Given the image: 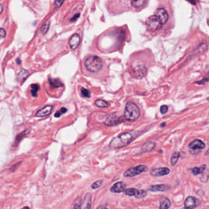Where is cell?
I'll use <instances>...</instances> for the list:
<instances>
[{
  "label": "cell",
  "mask_w": 209,
  "mask_h": 209,
  "mask_svg": "<svg viewBox=\"0 0 209 209\" xmlns=\"http://www.w3.org/2000/svg\"><path fill=\"white\" fill-rule=\"evenodd\" d=\"M91 194L90 193H86L81 204V209H91Z\"/></svg>",
  "instance_id": "cell-13"
},
{
  "label": "cell",
  "mask_w": 209,
  "mask_h": 209,
  "mask_svg": "<svg viewBox=\"0 0 209 209\" xmlns=\"http://www.w3.org/2000/svg\"><path fill=\"white\" fill-rule=\"evenodd\" d=\"M170 169L168 168H158L153 169L150 172V174L155 177H161L169 174Z\"/></svg>",
  "instance_id": "cell-9"
},
{
  "label": "cell",
  "mask_w": 209,
  "mask_h": 209,
  "mask_svg": "<svg viewBox=\"0 0 209 209\" xmlns=\"http://www.w3.org/2000/svg\"><path fill=\"white\" fill-rule=\"evenodd\" d=\"M95 104L98 107L101 108H106L107 107L109 106V104L108 102L106 101L103 99H97L95 101Z\"/></svg>",
  "instance_id": "cell-23"
},
{
  "label": "cell",
  "mask_w": 209,
  "mask_h": 209,
  "mask_svg": "<svg viewBox=\"0 0 209 209\" xmlns=\"http://www.w3.org/2000/svg\"><path fill=\"white\" fill-rule=\"evenodd\" d=\"M81 198H76L75 202H74V208L73 209H81Z\"/></svg>",
  "instance_id": "cell-31"
},
{
  "label": "cell",
  "mask_w": 209,
  "mask_h": 209,
  "mask_svg": "<svg viewBox=\"0 0 209 209\" xmlns=\"http://www.w3.org/2000/svg\"><path fill=\"white\" fill-rule=\"evenodd\" d=\"M155 16L158 18V20H160L162 25L166 23L169 19V15L168 12L166 11V10L164 9L163 8H158L156 11Z\"/></svg>",
  "instance_id": "cell-7"
},
{
  "label": "cell",
  "mask_w": 209,
  "mask_h": 209,
  "mask_svg": "<svg viewBox=\"0 0 209 209\" xmlns=\"http://www.w3.org/2000/svg\"><path fill=\"white\" fill-rule=\"evenodd\" d=\"M6 34V31L4 30L3 28H0V37L1 38H4L5 37V36Z\"/></svg>",
  "instance_id": "cell-35"
},
{
  "label": "cell",
  "mask_w": 209,
  "mask_h": 209,
  "mask_svg": "<svg viewBox=\"0 0 209 209\" xmlns=\"http://www.w3.org/2000/svg\"><path fill=\"white\" fill-rule=\"evenodd\" d=\"M165 126V123H163V124L161 125V126H162V127H163V126Z\"/></svg>",
  "instance_id": "cell-42"
},
{
  "label": "cell",
  "mask_w": 209,
  "mask_h": 209,
  "mask_svg": "<svg viewBox=\"0 0 209 209\" xmlns=\"http://www.w3.org/2000/svg\"><path fill=\"white\" fill-rule=\"evenodd\" d=\"M136 138V133L128 132L122 133L113 138L110 142L109 147L112 149H118L129 145Z\"/></svg>",
  "instance_id": "cell-1"
},
{
  "label": "cell",
  "mask_w": 209,
  "mask_h": 209,
  "mask_svg": "<svg viewBox=\"0 0 209 209\" xmlns=\"http://www.w3.org/2000/svg\"><path fill=\"white\" fill-rule=\"evenodd\" d=\"M29 73L27 70L21 69L17 76V80L19 82H24L28 77Z\"/></svg>",
  "instance_id": "cell-19"
},
{
  "label": "cell",
  "mask_w": 209,
  "mask_h": 209,
  "mask_svg": "<svg viewBox=\"0 0 209 209\" xmlns=\"http://www.w3.org/2000/svg\"><path fill=\"white\" fill-rule=\"evenodd\" d=\"M81 94L85 98H90L91 96V92L86 88H81Z\"/></svg>",
  "instance_id": "cell-29"
},
{
  "label": "cell",
  "mask_w": 209,
  "mask_h": 209,
  "mask_svg": "<svg viewBox=\"0 0 209 209\" xmlns=\"http://www.w3.org/2000/svg\"><path fill=\"white\" fill-rule=\"evenodd\" d=\"M156 144L153 142H148L142 146V151L143 153L150 152L155 148Z\"/></svg>",
  "instance_id": "cell-18"
},
{
  "label": "cell",
  "mask_w": 209,
  "mask_h": 209,
  "mask_svg": "<svg viewBox=\"0 0 209 209\" xmlns=\"http://www.w3.org/2000/svg\"><path fill=\"white\" fill-rule=\"evenodd\" d=\"M123 120H121L119 118L113 117L112 115H111L110 117H107L104 121V124L107 126H113L115 125H117L118 123H121Z\"/></svg>",
  "instance_id": "cell-17"
},
{
  "label": "cell",
  "mask_w": 209,
  "mask_h": 209,
  "mask_svg": "<svg viewBox=\"0 0 209 209\" xmlns=\"http://www.w3.org/2000/svg\"><path fill=\"white\" fill-rule=\"evenodd\" d=\"M53 110V106L51 105L46 106L42 108V109L38 111L36 113V117H46L51 113Z\"/></svg>",
  "instance_id": "cell-12"
},
{
  "label": "cell",
  "mask_w": 209,
  "mask_h": 209,
  "mask_svg": "<svg viewBox=\"0 0 209 209\" xmlns=\"http://www.w3.org/2000/svg\"><path fill=\"white\" fill-rule=\"evenodd\" d=\"M63 3H64L63 1H55L54 2V6L56 7V8H59Z\"/></svg>",
  "instance_id": "cell-34"
},
{
  "label": "cell",
  "mask_w": 209,
  "mask_h": 209,
  "mask_svg": "<svg viewBox=\"0 0 209 209\" xmlns=\"http://www.w3.org/2000/svg\"><path fill=\"white\" fill-rule=\"evenodd\" d=\"M85 66L88 71L91 73H97L102 69L103 61L99 56L90 55L86 58Z\"/></svg>",
  "instance_id": "cell-3"
},
{
  "label": "cell",
  "mask_w": 209,
  "mask_h": 209,
  "mask_svg": "<svg viewBox=\"0 0 209 209\" xmlns=\"http://www.w3.org/2000/svg\"><path fill=\"white\" fill-rule=\"evenodd\" d=\"M67 109H66V108H65V107H62L61 108V109H60V112L62 113V114H63V113H65L66 112H67Z\"/></svg>",
  "instance_id": "cell-38"
},
{
  "label": "cell",
  "mask_w": 209,
  "mask_h": 209,
  "mask_svg": "<svg viewBox=\"0 0 209 209\" xmlns=\"http://www.w3.org/2000/svg\"><path fill=\"white\" fill-rule=\"evenodd\" d=\"M199 204L200 202L198 199L193 196H189L184 202V208L186 209H193L197 207Z\"/></svg>",
  "instance_id": "cell-8"
},
{
  "label": "cell",
  "mask_w": 209,
  "mask_h": 209,
  "mask_svg": "<svg viewBox=\"0 0 209 209\" xmlns=\"http://www.w3.org/2000/svg\"><path fill=\"white\" fill-rule=\"evenodd\" d=\"M103 183V180H97L96 182H94L91 185V188L93 189V190L97 189V188H99V187L102 185Z\"/></svg>",
  "instance_id": "cell-27"
},
{
  "label": "cell",
  "mask_w": 209,
  "mask_h": 209,
  "mask_svg": "<svg viewBox=\"0 0 209 209\" xmlns=\"http://www.w3.org/2000/svg\"><path fill=\"white\" fill-rule=\"evenodd\" d=\"M23 209H30V208H29V207H24Z\"/></svg>",
  "instance_id": "cell-41"
},
{
  "label": "cell",
  "mask_w": 209,
  "mask_h": 209,
  "mask_svg": "<svg viewBox=\"0 0 209 209\" xmlns=\"http://www.w3.org/2000/svg\"><path fill=\"white\" fill-rule=\"evenodd\" d=\"M3 6L1 4H0V14L3 12Z\"/></svg>",
  "instance_id": "cell-39"
},
{
  "label": "cell",
  "mask_w": 209,
  "mask_h": 209,
  "mask_svg": "<svg viewBox=\"0 0 209 209\" xmlns=\"http://www.w3.org/2000/svg\"><path fill=\"white\" fill-rule=\"evenodd\" d=\"M180 156V153L178 152H175V153H173V155L171 157V160H170L171 165H173V166L177 164V163L179 159Z\"/></svg>",
  "instance_id": "cell-25"
},
{
  "label": "cell",
  "mask_w": 209,
  "mask_h": 209,
  "mask_svg": "<svg viewBox=\"0 0 209 209\" xmlns=\"http://www.w3.org/2000/svg\"><path fill=\"white\" fill-rule=\"evenodd\" d=\"M28 132H29V130L28 129H27V130H25L24 131H23L22 133H21L20 134H19L17 136V138H16V141H21V139H22L24 137H25L28 134Z\"/></svg>",
  "instance_id": "cell-30"
},
{
  "label": "cell",
  "mask_w": 209,
  "mask_h": 209,
  "mask_svg": "<svg viewBox=\"0 0 209 209\" xmlns=\"http://www.w3.org/2000/svg\"><path fill=\"white\" fill-rule=\"evenodd\" d=\"M189 148L193 150H199L205 147V143L199 139H196L192 141L189 144Z\"/></svg>",
  "instance_id": "cell-14"
},
{
  "label": "cell",
  "mask_w": 209,
  "mask_h": 209,
  "mask_svg": "<svg viewBox=\"0 0 209 209\" xmlns=\"http://www.w3.org/2000/svg\"><path fill=\"white\" fill-rule=\"evenodd\" d=\"M140 114L139 107L133 102H128L125 106L123 118L126 121H134L138 119Z\"/></svg>",
  "instance_id": "cell-2"
},
{
  "label": "cell",
  "mask_w": 209,
  "mask_h": 209,
  "mask_svg": "<svg viewBox=\"0 0 209 209\" xmlns=\"http://www.w3.org/2000/svg\"><path fill=\"white\" fill-rule=\"evenodd\" d=\"M145 3L146 1H144V0H137V1H131V2L132 6L135 7V8H140V7L142 6Z\"/></svg>",
  "instance_id": "cell-26"
},
{
  "label": "cell",
  "mask_w": 209,
  "mask_h": 209,
  "mask_svg": "<svg viewBox=\"0 0 209 209\" xmlns=\"http://www.w3.org/2000/svg\"><path fill=\"white\" fill-rule=\"evenodd\" d=\"M103 209H108V208H103Z\"/></svg>",
  "instance_id": "cell-43"
},
{
  "label": "cell",
  "mask_w": 209,
  "mask_h": 209,
  "mask_svg": "<svg viewBox=\"0 0 209 209\" xmlns=\"http://www.w3.org/2000/svg\"><path fill=\"white\" fill-rule=\"evenodd\" d=\"M62 115V113L60 112V111H56L55 114V117L58 118V117H60L61 115Z\"/></svg>",
  "instance_id": "cell-37"
},
{
  "label": "cell",
  "mask_w": 209,
  "mask_h": 209,
  "mask_svg": "<svg viewBox=\"0 0 209 209\" xmlns=\"http://www.w3.org/2000/svg\"><path fill=\"white\" fill-rule=\"evenodd\" d=\"M169 189V186L166 185H152L149 187V191H152V192H164L166 191Z\"/></svg>",
  "instance_id": "cell-16"
},
{
  "label": "cell",
  "mask_w": 209,
  "mask_h": 209,
  "mask_svg": "<svg viewBox=\"0 0 209 209\" xmlns=\"http://www.w3.org/2000/svg\"><path fill=\"white\" fill-rule=\"evenodd\" d=\"M147 170V167L145 165H139L138 166L126 170L124 173V177H132L136 175H138L141 173L145 172Z\"/></svg>",
  "instance_id": "cell-5"
},
{
  "label": "cell",
  "mask_w": 209,
  "mask_h": 209,
  "mask_svg": "<svg viewBox=\"0 0 209 209\" xmlns=\"http://www.w3.org/2000/svg\"><path fill=\"white\" fill-rule=\"evenodd\" d=\"M80 42H81L80 36H79L78 34L76 33L72 36L71 38H70L69 41V44L71 49L75 50L78 47L79 44H80Z\"/></svg>",
  "instance_id": "cell-11"
},
{
  "label": "cell",
  "mask_w": 209,
  "mask_h": 209,
  "mask_svg": "<svg viewBox=\"0 0 209 209\" xmlns=\"http://www.w3.org/2000/svg\"><path fill=\"white\" fill-rule=\"evenodd\" d=\"M49 26H50V23H49V21H47V22L43 24L41 28V31L42 33H44V34H46L48 30H49Z\"/></svg>",
  "instance_id": "cell-28"
},
{
  "label": "cell",
  "mask_w": 209,
  "mask_h": 209,
  "mask_svg": "<svg viewBox=\"0 0 209 209\" xmlns=\"http://www.w3.org/2000/svg\"><path fill=\"white\" fill-rule=\"evenodd\" d=\"M17 64H20L21 63V61L20 60V59H19V58H18V59L17 60Z\"/></svg>",
  "instance_id": "cell-40"
},
{
  "label": "cell",
  "mask_w": 209,
  "mask_h": 209,
  "mask_svg": "<svg viewBox=\"0 0 209 209\" xmlns=\"http://www.w3.org/2000/svg\"><path fill=\"white\" fill-rule=\"evenodd\" d=\"M183 209H186V208H183Z\"/></svg>",
  "instance_id": "cell-44"
},
{
  "label": "cell",
  "mask_w": 209,
  "mask_h": 209,
  "mask_svg": "<svg viewBox=\"0 0 209 209\" xmlns=\"http://www.w3.org/2000/svg\"><path fill=\"white\" fill-rule=\"evenodd\" d=\"M147 73V69L143 65L137 66L134 69V74L136 78H142L146 76Z\"/></svg>",
  "instance_id": "cell-10"
},
{
  "label": "cell",
  "mask_w": 209,
  "mask_h": 209,
  "mask_svg": "<svg viewBox=\"0 0 209 209\" xmlns=\"http://www.w3.org/2000/svg\"><path fill=\"white\" fill-rule=\"evenodd\" d=\"M160 111L162 114H164L168 111V107L166 105H163L160 107Z\"/></svg>",
  "instance_id": "cell-32"
},
{
  "label": "cell",
  "mask_w": 209,
  "mask_h": 209,
  "mask_svg": "<svg viewBox=\"0 0 209 209\" xmlns=\"http://www.w3.org/2000/svg\"><path fill=\"white\" fill-rule=\"evenodd\" d=\"M146 25L150 31H155L160 29L162 26V24L158 19V18L154 15L149 17L146 21Z\"/></svg>",
  "instance_id": "cell-4"
},
{
  "label": "cell",
  "mask_w": 209,
  "mask_h": 209,
  "mask_svg": "<svg viewBox=\"0 0 209 209\" xmlns=\"http://www.w3.org/2000/svg\"><path fill=\"white\" fill-rule=\"evenodd\" d=\"M21 162H19V163H16V164H14L13 166H12V168H11V171L16 170L19 167V165L21 164Z\"/></svg>",
  "instance_id": "cell-33"
},
{
  "label": "cell",
  "mask_w": 209,
  "mask_h": 209,
  "mask_svg": "<svg viewBox=\"0 0 209 209\" xmlns=\"http://www.w3.org/2000/svg\"><path fill=\"white\" fill-rule=\"evenodd\" d=\"M125 193L129 196H134L138 199H142L147 196V192L143 190H139L135 188L126 189Z\"/></svg>",
  "instance_id": "cell-6"
},
{
  "label": "cell",
  "mask_w": 209,
  "mask_h": 209,
  "mask_svg": "<svg viewBox=\"0 0 209 209\" xmlns=\"http://www.w3.org/2000/svg\"><path fill=\"white\" fill-rule=\"evenodd\" d=\"M31 93L33 96L36 97L37 96V93L40 90V86L38 84H32L31 85Z\"/></svg>",
  "instance_id": "cell-24"
},
{
  "label": "cell",
  "mask_w": 209,
  "mask_h": 209,
  "mask_svg": "<svg viewBox=\"0 0 209 209\" xmlns=\"http://www.w3.org/2000/svg\"><path fill=\"white\" fill-rule=\"evenodd\" d=\"M126 185L123 182L115 183L111 188V191L113 193H120L125 190Z\"/></svg>",
  "instance_id": "cell-15"
},
{
  "label": "cell",
  "mask_w": 209,
  "mask_h": 209,
  "mask_svg": "<svg viewBox=\"0 0 209 209\" xmlns=\"http://www.w3.org/2000/svg\"><path fill=\"white\" fill-rule=\"evenodd\" d=\"M170 206V202L168 198H164L160 204V209H168Z\"/></svg>",
  "instance_id": "cell-21"
},
{
  "label": "cell",
  "mask_w": 209,
  "mask_h": 209,
  "mask_svg": "<svg viewBox=\"0 0 209 209\" xmlns=\"http://www.w3.org/2000/svg\"><path fill=\"white\" fill-rule=\"evenodd\" d=\"M206 168H207V166H206L205 164L203 165L202 166H200L199 168H194L192 170L193 174L194 175H198L200 174H203L204 171L206 169Z\"/></svg>",
  "instance_id": "cell-22"
},
{
  "label": "cell",
  "mask_w": 209,
  "mask_h": 209,
  "mask_svg": "<svg viewBox=\"0 0 209 209\" xmlns=\"http://www.w3.org/2000/svg\"><path fill=\"white\" fill-rule=\"evenodd\" d=\"M79 16H80V14H76V15H75L73 18L71 19L70 21H74L76 20L79 17Z\"/></svg>",
  "instance_id": "cell-36"
},
{
  "label": "cell",
  "mask_w": 209,
  "mask_h": 209,
  "mask_svg": "<svg viewBox=\"0 0 209 209\" xmlns=\"http://www.w3.org/2000/svg\"><path fill=\"white\" fill-rule=\"evenodd\" d=\"M49 81L50 85L54 88H60V87H61V86H63V83L60 81V80L58 78H49Z\"/></svg>",
  "instance_id": "cell-20"
}]
</instances>
